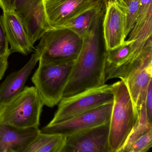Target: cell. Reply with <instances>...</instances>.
<instances>
[{
  "label": "cell",
  "mask_w": 152,
  "mask_h": 152,
  "mask_svg": "<svg viewBox=\"0 0 152 152\" xmlns=\"http://www.w3.org/2000/svg\"><path fill=\"white\" fill-rule=\"evenodd\" d=\"M152 130V123L149 121L147 114L145 100L141 104L138 120L120 152H128V149L135 140Z\"/></svg>",
  "instance_id": "obj_20"
},
{
  "label": "cell",
  "mask_w": 152,
  "mask_h": 152,
  "mask_svg": "<svg viewBox=\"0 0 152 152\" xmlns=\"http://www.w3.org/2000/svg\"><path fill=\"white\" fill-rule=\"evenodd\" d=\"M146 109L148 119L151 122L152 120V80L148 86L145 99Z\"/></svg>",
  "instance_id": "obj_26"
},
{
  "label": "cell",
  "mask_w": 152,
  "mask_h": 152,
  "mask_svg": "<svg viewBox=\"0 0 152 152\" xmlns=\"http://www.w3.org/2000/svg\"><path fill=\"white\" fill-rule=\"evenodd\" d=\"M74 61L45 62L39 66L31 78L44 105L54 107L63 98L74 65Z\"/></svg>",
  "instance_id": "obj_3"
},
{
  "label": "cell",
  "mask_w": 152,
  "mask_h": 152,
  "mask_svg": "<svg viewBox=\"0 0 152 152\" xmlns=\"http://www.w3.org/2000/svg\"><path fill=\"white\" fill-rule=\"evenodd\" d=\"M39 61L38 55L34 53L23 68L7 76L0 85V107L23 90L29 75Z\"/></svg>",
  "instance_id": "obj_14"
},
{
  "label": "cell",
  "mask_w": 152,
  "mask_h": 152,
  "mask_svg": "<svg viewBox=\"0 0 152 152\" xmlns=\"http://www.w3.org/2000/svg\"><path fill=\"white\" fill-rule=\"evenodd\" d=\"M11 52L0 57V80L2 79L8 66V58Z\"/></svg>",
  "instance_id": "obj_27"
},
{
  "label": "cell",
  "mask_w": 152,
  "mask_h": 152,
  "mask_svg": "<svg viewBox=\"0 0 152 152\" xmlns=\"http://www.w3.org/2000/svg\"><path fill=\"white\" fill-rule=\"evenodd\" d=\"M104 4V0H96L74 17L64 23L60 28L70 29L82 38L89 30Z\"/></svg>",
  "instance_id": "obj_18"
},
{
  "label": "cell",
  "mask_w": 152,
  "mask_h": 152,
  "mask_svg": "<svg viewBox=\"0 0 152 152\" xmlns=\"http://www.w3.org/2000/svg\"><path fill=\"white\" fill-rule=\"evenodd\" d=\"M116 1L123 7H128L132 0H116Z\"/></svg>",
  "instance_id": "obj_29"
},
{
  "label": "cell",
  "mask_w": 152,
  "mask_h": 152,
  "mask_svg": "<svg viewBox=\"0 0 152 152\" xmlns=\"http://www.w3.org/2000/svg\"><path fill=\"white\" fill-rule=\"evenodd\" d=\"M151 60H152V37L148 39L138 54L130 58L120 65L105 68L106 82L108 80L115 78L120 79L124 81L133 72Z\"/></svg>",
  "instance_id": "obj_16"
},
{
  "label": "cell",
  "mask_w": 152,
  "mask_h": 152,
  "mask_svg": "<svg viewBox=\"0 0 152 152\" xmlns=\"http://www.w3.org/2000/svg\"><path fill=\"white\" fill-rule=\"evenodd\" d=\"M10 52L4 26L0 17V57Z\"/></svg>",
  "instance_id": "obj_25"
},
{
  "label": "cell",
  "mask_w": 152,
  "mask_h": 152,
  "mask_svg": "<svg viewBox=\"0 0 152 152\" xmlns=\"http://www.w3.org/2000/svg\"><path fill=\"white\" fill-rule=\"evenodd\" d=\"M40 131L39 127L20 128L0 123V152H24Z\"/></svg>",
  "instance_id": "obj_12"
},
{
  "label": "cell",
  "mask_w": 152,
  "mask_h": 152,
  "mask_svg": "<svg viewBox=\"0 0 152 152\" xmlns=\"http://www.w3.org/2000/svg\"><path fill=\"white\" fill-rule=\"evenodd\" d=\"M105 8L104 3L89 30L82 38L81 50L75 62L63 98L105 84L107 49L103 31Z\"/></svg>",
  "instance_id": "obj_1"
},
{
  "label": "cell",
  "mask_w": 152,
  "mask_h": 152,
  "mask_svg": "<svg viewBox=\"0 0 152 152\" xmlns=\"http://www.w3.org/2000/svg\"><path fill=\"white\" fill-rule=\"evenodd\" d=\"M21 18L26 32L33 45L50 29L42 0H40Z\"/></svg>",
  "instance_id": "obj_17"
},
{
  "label": "cell",
  "mask_w": 152,
  "mask_h": 152,
  "mask_svg": "<svg viewBox=\"0 0 152 152\" xmlns=\"http://www.w3.org/2000/svg\"><path fill=\"white\" fill-rule=\"evenodd\" d=\"M112 85L104 84L70 96L64 97L58 103L57 110L50 124L59 123L80 114L113 102Z\"/></svg>",
  "instance_id": "obj_6"
},
{
  "label": "cell",
  "mask_w": 152,
  "mask_h": 152,
  "mask_svg": "<svg viewBox=\"0 0 152 152\" xmlns=\"http://www.w3.org/2000/svg\"><path fill=\"white\" fill-rule=\"evenodd\" d=\"M140 0H132L128 7L122 6L125 15V36L127 37L134 27L138 14Z\"/></svg>",
  "instance_id": "obj_22"
},
{
  "label": "cell",
  "mask_w": 152,
  "mask_h": 152,
  "mask_svg": "<svg viewBox=\"0 0 152 152\" xmlns=\"http://www.w3.org/2000/svg\"><path fill=\"white\" fill-rule=\"evenodd\" d=\"M40 39L35 53L39 60L45 62L74 61L82 47V38L64 27L50 28Z\"/></svg>",
  "instance_id": "obj_5"
},
{
  "label": "cell",
  "mask_w": 152,
  "mask_h": 152,
  "mask_svg": "<svg viewBox=\"0 0 152 152\" xmlns=\"http://www.w3.org/2000/svg\"><path fill=\"white\" fill-rule=\"evenodd\" d=\"M152 80V60L133 72L124 81L138 114L145 99L149 82Z\"/></svg>",
  "instance_id": "obj_15"
},
{
  "label": "cell",
  "mask_w": 152,
  "mask_h": 152,
  "mask_svg": "<svg viewBox=\"0 0 152 152\" xmlns=\"http://www.w3.org/2000/svg\"><path fill=\"white\" fill-rule=\"evenodd\" d=\"M152 0H140L137 18L128 39L132 42L133 54H138L152 37Z\"/></svg>",
  "instance_id": "obj_13"
},
{
  "label": "cell",
  "mask_w": 152,
  "mask_h": 152,
  "mask_svg": "<svg viewBox=\"0 0 152 152\" xmlns=\"http://www.w3.org/2000/svg\"><path fill=\"white\" fill-rule=\"evenodd\" d=\"M114 99L109 122L108 145L111 152H120L139 119L128 90L123 81L112 84Z\"/></svg>",
  "instance_id": "obj_2"
},
{
  "label": "cell",
  "mask_w": 152,
  "mask_h": 152,
  "mask_svg": "<svg viewBox=\"0 0 152 152\" xmlns=\"http://www.w3.org/2000/svg\"><path fill=\"white\" fill-rule=\"evenodd\" d=\"M109 122L67 136L62 152H111Z\"/></svg>",
  "instance_id": "obj_8"
},
{
  "label": "cell",
  "mask_w": 152,
  "mask_h": 152,
  "mask_svg": "<svg viewBox=\"0 0 152 152\" xmlns=\"http://www.w3.org/2000/svg\"><path fill=\"white\" fill-rule=\"evenodd\" d=\"M113 102L80 114L59 123L50 124L42 128L44 133H57L65 137L106 123L110 121Z\"/></svg>",
  "instance_id": "obj_7"
},
{
  "label": "cell",
  "mask_w": 152,
  "mask_h": 152,
  "mask_svg": "<svg viewBox=\"0 0 152 152\" xmlns=\"http://www.w3.org/2000/svg\"><path fill=\"white\" fill-rule=\"evenodd\" d=\"M103 31L107 50L122 44L125 41V15L116 0H105Z\"/></svg>",
  "instance_id": "obj_9"
},
{
  "label": "cell",
  "mask_w": 152,
  "mask_h": 152,
  "mask_svg": "<svg viewBox=\"0 0 152 152\" xmlns=\"http://www.w3.org/2000/svg\"><path fill=\"white\" fill-rule=\"evenodd\" d=\"M152 146V130L135 140L130 147L128 152H146Z\"/></svg>",
  "instance_id": "obj_23"
},
{
  "label": "cell",
  "mask_w": 152,
  "mask_h": 152,
  "mask_svg": "<svg viewBox=\"0 0 152 152\" xmlns=\"http://www.w3.org/2000/svg\"><path fill=\"white\" fill-rule=\"evenodd\" d=\"M50 28H60L96 0H42Z\"/></svg>",
  "instance_id": "obj_10"
},
{
  "label": "cell",
  "mask_w": 152,
  "mask_h": 152,
  "mask_svg": "<svg viewBox=\"0 0 152 152\" xmlns=\"http://www.w3.org/2000/svg\"><path fill=\"white\" fill-rule=\"evenodd\" d=\"M10 52L26 56L32 51L34 45L26 32L21 17L15 10L3 11L1 17Z\"/></svg>",
  "instance_id": "obj_11"
},
{
  "label": "cell",
  "mask_w": 152,
  "mask_h": 152,
  "mask_svg": "<svg viewBox=\"0 0 152 152\" xmlns=\"http://www.w3.org/2000/svg\"><path fill=\"white\" fill-rule=\"evenodd\" d=\"M16 0H0V8L3 11L15 10Z\"/></svg>",
  "instance_id": "obj_28"
},
{
  "label": "cell",
  "mask_w": 152,
  "mask_h": 152,
  "mask_svg": "<svg viewBox=\"0 0 152 152\" xmlns=\"http://www.w3.org/2000/svg\"><path fill=\"white\" fill-rule=\"evenodd\" d=\"M40 0H16L15 10L21 17L24 15L33 7L36 5Z\"/></svg>",
  "instance_id": "obj_24"
},
{
  "label": "cell",
  "mask_w": 152,
  "mask_h": 152,
  "mask_svg": "<svg viewBox=\"0 0 152 152\" xmlns=\"http://www.w3.org/2000/svg\"><path fill=\"white\" fill-rule=\"evenodd\" d=\"M132 43V41L127 40L121 45L112 49L107 50L106 68L120 65L131 56L135 55L133 53Z\"/></svg>",
  "instance_id": "obj_21"
},
{
  "label": "cell",
  "mask_w": 152,
  "mask_h": 152,
  "mask_svg": "<svg viewBox=\"0 0 152 152\" xmlns=\"http://www.w3.org/2000/svg\"><path fill=\"white\" fill-rule=\"evenodd\" d=\"M43 105L35 87L26 86L0 107V123L20 128L39 127Z\"/></svg>",
  "instance_id": "obj_4"
},
{
  "label": "cell",
  "mask_w": 152,
  "mask_h": 152,
  "mask_svg": "<svg viewBox=\"0 0 152 152\" xmlns=\"http://www.w3.org/2000/svg\"><path fill=\"white\" fill-rule=\"evenodd\" d=\"M66 137L57 133H44L41 130L24 152H62Z\"/></svg>",
  "instance_id": "obj_19"
}]
</instances>
